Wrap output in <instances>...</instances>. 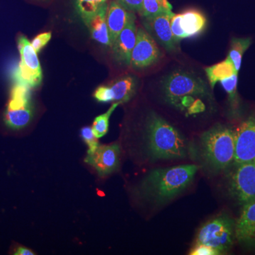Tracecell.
Instances as JSON below:
<instances>
[{"instance_id": "obj_34", "label": "cell", "mask_w": 255, "mask_h": 255, "mask_svg": "<svg viewBox=\"0 0 255 255\" xmlns=\"http://www.w3.org/2000/svg\"><path fill=\"white\" fill-rule=\"evenodd\" d=\"M253 201H255V196H254V198H253Z\"/></svg>"}, {"instance_id": "obj_19", "label": "cell", "mask_w": 255, "mask_h": 255, "mask_svg": "<svg viewBox=\"0 0 255 255\" xmlns=\"http://www.w3.org/2000/svg\"><path fill=\"white\" fill-rule=\"evenodd\" d=\"M206 75L209 79L211 88L214 89L215 85L218 82H221L235 74H238L234 65L228 57L221 63L216 64L205 69Z\"/></svg>"}, {"instance_id": "obj_22", "label": "cell", "mask_w": 255, "mask_h": 255, "mask_svg": "<svg viewBox=\"0 0 255 255\" xmlns=\"http://www.w3.org/2000/svg\"><path fill=\"white\" fill-rule=\"evenodd\" d=\"M108 0H75V9L84 23L107 4Z\"/></svg>"}, {"instance_id": "obj_21", "label": "cell", "mask_w": 255, "mask_h": 255, "mask_svg": "<svg viewBox=\"0 0 255 255\" xmlns=\"http://www.w3.org/2000/svg\"><path fill=\"white\" fill-rule=\"evenodd\" d=\"M172 6L168 0H143L140 14L143 18L150 17L161 13L171 12Z\"/></svg>"}, {"instance_id": "obj_32", "label": "cell", "mask_w": 255, "mask_h": 255, "mask_svg": "<svg viewBox=\"0 0 255 255\" xmlns=\"http://www.w3.org/2000/svg\"><path fill=\"white\" fill-rule=\"evenodd\" d=\"M203 110H204L203 104L201 103V102H199V101H198V102H196L195 105H194V107H191L190 112L191 113H197V112H199Z\"/></svg>"}, {"instance_id": "obj_6", "label": "cell", "mask_w": 255, "mask_h": 255, "mask_svg": "<svg viewBox=\"0 0 255 255\" xmlns=\"http://www.w3.org/2000/svg\"><path fill=\"white\" fill-rule=\"evenodd\" d=\"M33 117L30 88L16 83L11 90L10 100L4 114V123L12 130L27 127Z\"/></svg>"}, {"instance_id": "obj_27", "label": "cell", "mask_w": 255, "mask_h": 255, "mask_svg": "<svg viewBox=\"0 0 255 255\" xmlns=\"http://www.w3.org/2000/svg\"><path fill=\"white\" fill-rule=\"evenodd\" d=\"M51 32H46V33H41L38 35L31 42L32 46L33 49L36 50L37 53L41 51L42 48L46 46L47 43L51 39Z\"/></svg>"}, {"instance_id": "obj_23", "label": "cell", "mask_w": 255, "mask_h": 255, "mask_svg": "<svg viewBox=\"0 0 255 255\" xmlns=\"http://www.w3.org/2000/svg\"><path fill=\"white\" fill-rule=\"evenodd\" d=\"M119 105H120L119 102L114 104L105 114H102L95 118L92 128L97 138L105 136L108 132L111 115Z\"/></svg>"}, {"instance_id": "obj_24", "label": "cell", "mask_w": 255, "mask_h": 255, "mask_svg": "<svg viewBox=\"0 0 255 255\" xmlns=\"http://www.w3.org/2000/svg\"><path fill=\"white\" fill-rule=\"evenodd\" d=\"M81 136L85 143L88 145L89 150L87 154H92L95 152L99 146L98 140L95 136L92 128L84 127L81 130Z\"/></svg>"}, {"instance_id": "obj_10", "label": "cell", "mask_w": 255, "mask_h": 255, "mask_svg": "<svg viewBox=\"0 0 255 255\" xmlns=\"http://www.w3.org/2000/svg\"><path fill=\"white\" fill-rule=\"evenodd\" d=\"M234 132L235 163L255 162V119H249L243 122Z\"/></svg>"}, {"instance_id": "obj_3", "label": "cell", "mask_w": 255, "mask_h": 255, "mask_svg": "<svg viewBox=\"0 0 255 255\" xmlns=\"http://www.w3.org/2000/svg\"><path fill=\"white\" fill-rule=\"evenodd\" d=\"M203 156L215 170L227 168L235 156V132L224 126H216L201 137Z\"/></svg>"}, {"instance_id": "obj_9", "label": "cell", "mask_w": 255, "mask_h": 255, "mask_svg": "<svg viewBox=\"0 0 255 255\" xmlns=\"http://www.w3.org/2000/svg\"><path fill=\"white\" fill-rule=\"evenodd\" d=\"M162 54L157 43L150 33L140 27L137 30L136 43L130 57V66L144 69L157 63Z\"/></svg>"}, {"instance_id": "obj_30", "label": "cell", "mask_w": 255, "mask_h": 255, "mask_svg": "<svg viewBox=\"0 0 255 255\" xmlns=\"http://www.w3.org/2000/svg\"><path fill=\"white\" fill-rule=\"evenodd\" d=\"M126 9L131 11H139L141 9L143 0H118Z\"/></svg>"}, {"instance_id": "obj_29", "label": "cell", "mask_w": 255, "mask_h": 255, "mask_svg": "<svg viewBox=\"0 0 255 255\" xmlns=\"http://www.w3.org/2000/svg\"><path fill=\"white\" fill-rule=\"evenodd\" d=\"M94 97L100 102H112V95L109 86H100L96 90Z\"/></svg>"}, {"instance_id": "obj_15", "label": "cell", "mask_w": 255, "mask_h": 255, "mask_svg": "<svg viewBox=\"0 0 255 255\" xmlns=\"http://www.w3.org/2000/svg\"><path fill=\"white\" fill-rule=\"evenodd\" d=\"M108 4H105L85 23L94 40L102 44L112 47L107 22Z\"/></svg>"}, {"instance_id": "obj_33", "label": "cell", "mask_w": 255, "mask_h": 255, "mask_svg": "<svg viewBox=\"0 0 255 255\" xmlns=\"http://www.w3.org/2000/svg\"><path fill=\"white\" fill-rule=\"evenodd\" d=\"M38 1H49V0H38Z\"/></svg>"}, {"instance_id": "obj_14", "label": "cell", "mask_w": 255, "mask_h": 255, "mask_svg": "<svg viewBox=\"0 0 255 255\" xmlns=\"http://www.w3.org/2000/svg\"><path fill=\"white\" fill-rule=\"evenodd\" d=\"M235 238L240 243L255 246V201L244 204L235 226Z\"/></svg>"}, {"instance_id": "obj_16", "label": "cell", "mask_w": 255, "mask_h": 255, "mask_svg": "<svg viewBox=\"0 0 255 255\" xmlns=\"http://www.w3.org/2000/svg\"><path fill=\"white\" fill-rule=\"evenodd\" d=\"M129 14L130 12L119 1H112L108 6L107 22L112 45L127 25Z\"/></svg>"}, {"instance_id": "obj_35", "label": "cell", "mask_w": 255, "mask_h": 255, "mask_svg": "<svg viewBox=\"0 0 255 255\" xmlns=\"http://www.w3.org/2000/svg\"></svg>"}, {"instance_id": "obj_18", "label": "cell", "mask_w": 255, "mask_h": 255, "mask_svg": "<svg viewBox=\"0 0 255 255\" xmlns=\"http://www.w3.org/2000/svg\"><path fill=\"white\" fill-rule=\"evenodd\" d=\"M181 14V24L187 38L198 36L205 29L206 18L200 11L190 9Z\"/></svg>"}, {"instance_id": "obj_25", "label": "cell", "mask_w": 255, "mask_h": 255, "mask_svg": "<svg viewBox=\"0 0 255 255\" xmlns=\"http://www.w3.org/2000/svg\"><path fill=\"white\" fill-rule=\"evenodd\" d=\"M181 19H182V14H174L171 19V28H172L174 38L177 41L183 39V38H187V35L182 29Z\"/></svg>"}, {"instance_id": "obj_20", "label": "cell", "mask_w": 255, "mask_h": 255, "mask_svg": "<svg viewBox=\"0 0 255 255\" xmlns=\"http://www.w3.org/2000/svg\"><path fill=\"white\" fill-rule=\"evenodd\" d=\"M251 38H234L231 41L228 57L232 61L237 73L241 70L243 55L251 46Z\"/></svg>"}, {"instance_id": "obj_4", "label": "cell", "mask_w": 255, "mask_h": 255, "mask_svg": "<svg viewBox=\"0 0 255 255\" xmlns=\"http://www.w3.org/2000/svg\"><path fill=\"white\" fill-rule=\"evenodd\" d=\"M166 100L171 105L179 106L187 96L209 95L207 86L201 78L182 70H176L166 76L162 81Z\"/></svg>"}, {"instance_id": "obj_1", "label": "cell", "mask_w": 255, "mask_h": 255, "mask_svg": "<svg viewBox=\"0 0 255 255\" xmlns=\"http://www.w3.org/2000/svg\"><path fill=\"white\" fill-rule=\"evenodd\" d=\"M198 166L184 164L152 171L142 183V191L157 201L171 200L191 184Z\"/></svg>"}, {"instance_id": "obj_2", "label": "cell", "mask_w": 255, "mask_h": 255, "mask_svg": "<svg viewBox=\"0 0 255 255\" xmlns=\"http://www.w3.org/2000/svg\"><path fill=\"white\" fill-rule=\"evenodd\" d=\"M147 147L152 157L157 159L183 158L187 144L175 128L154 112L146 121Z\"/></svg>"}, {"instance_id": "obj_26", "label": "cell", "mask_w": 255, "mask_h": 255, "mask_svg": "<svg viewBox=\"0 0 255 255\" xmlns=\"http://www.w3.org/2000/svg\"><path fill=\"white\" fill-rule=\"evenodd\" d=\"M221 83L223 89L229 95L230 98L234 100L236 95V90H237L238 74H235L230 78L221 80Z\"/></svg>"}, {"instance_id": "obj_7", "label": "cell", "mask_w": 255, "mask_h": 255, "mask_svg": "<svg viewBox=\"0 0 255 255\" xmlns=\"http://www.w3.org/2000/svg\"><path fill=\"white\" fill-rule=\"evenodd\" d=\"M17 43L21 60L13 75L15 82L30 89L39 87L43 73L36 50L26 36L18 37Z\"/></svg>"}, {"instance_id": "obj_13", "label": "cell", "mask_w": 255, "mask_h": 255, "mask_svg": "<svg viewBox=\"0 0 255 255\" xmlns=\"http://www.w3.org/2000/svg\"><path fill=\"white\" fill-rule=\"evenodd\" d=\"M174 15L171 11L144 18V25L147 31L153 34L168 51H176L177 48L178 41L174 38L171 28V19Z\"/></svg>"}, {"instance_id": "obj_17", "label": "cell", "mask_w": 255, "mask_h": 255, "mask_svg": "<svg viewBox=\"0 0 255 255\" xmlns=\"http://www.w3.org/2000/svg\"><path fill=\"white\" fill-rule=\"evenodd\" d=\"M112 101H117L120 104L128 102L136 91V80L133 77L125 76L119 78L109 86Z\"/></svg>"}, {"instance_id": "obj_5", "label": "cell", "mask_w": 255, "mask_h": 255, "mask_svg": "<svg viewBox=\"0 0 255 255\" xmlns=\"http://www.w3.org/2000/svg\"><path fill=\"white\" fill-rule=\"evenodd\" d=\"M235 227L233 222L226 216L209 220L199 230L195 244L211 247L222 255L227 253L233 245Z\"/></svg>"}, {"instance_id": "obj_28", "label": "cell", "mask_w": 255, "mask_h": 255, "mask_svg": "<svg viewBox=\"0 0 255 255\" xmlns=\"http://www.w3.org/2000/svg\"><path fill=\"white\" fill-rule=\"evenodd\" d=\"M190 255H219L220 253L211 247L202 244H195L191 250Z\"/></svg>"}, {"instance_id": "obj_11", "label": "cell", "mask_w": 255, "mask_h": 255, "mask_svg": "<svg viewBox=\"0 0 255 255\" xmlns=\"http://www.w3.org/2000/svg\"><path fill=\"white\" fill-rule=\"evenodd\" d=\"M120 146L118 144L99 145L95 152L87 154L85 161L96 169L100 177L109 175L118 169Z\"/></svg>"}, {"instance_id": "obj_12", "label": "cell", "mask_w": 255, "mask_h": 255, "mask_svg": "<svg viewBox=\"0 0 255 255\" xmlns=\"http://www.w3.org/2000/svg\"><path fill=\"white\" fill-rule=\"evenodd\" d=\"M137 30L135 14L130 12L127 25L112 46L114 58L119 63L130 65L132 49L136 43Z\"/></svg>"}, {"instance_id": "obj_31", "label": "cell", "mask_w": 255, "mask_h": 255, "mask_svg": "<svg viewBox=\"0 0 255 255\" xmlns=\"http://www.w3.org/2000/svg\"><path fill=\"white\" fill-rule=\"evenodd\" d=\"M11 254L14 255H33L35 253L26 247L16 245L12 248Z\"/></svg>"}, {"instance_id": "obj_8", "label": "cell", "mask_w": 255, "mask_h": 255, "mask_svg": "<svg viewBox=\"0 0 255 255\" xmlns=\"http://www.w3.org/2000/svg\"><path fill=\"white\" fill-rule=\"evenodd\" d=\"M229 191L240 204L253 201L255 196V162L238 164L230 180Z\"/></svg>"}]
</instances>
